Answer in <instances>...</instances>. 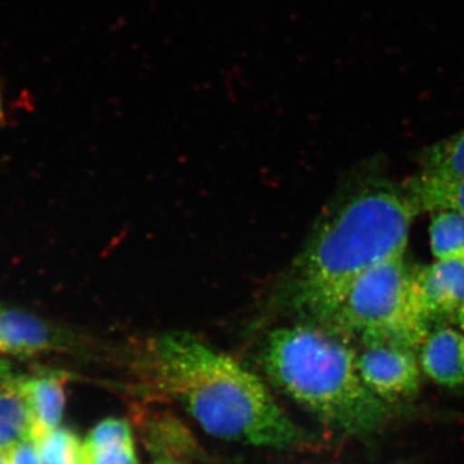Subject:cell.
Returning <instances> with one entry per match:
<instances>
[{
  "label": "cell",
  "mask_w": 464,
  "mask_h": 464,
  "mask_svg": "<svg viewBox=\"0 0 464 464\" xmlns=\"http://www.w3.org/2000/svg\"><path fill=\"white\" fill-rule=\"evenodd\" d=\"M420 215L402 186L369 177L326 209L284 277L280 299L290 313L326 325L366 271L405 256Z\"/></svg>",
  "instance_id": "1"
},
{
  "label": "cell",
  "mask_w": 464,
  "mask_h": 464,
  "mask_svg": "<svg viewBox=\"0 0 464 464\" xmlns=\"http://www.w3.org/2000/svg\"><path fill=\"white\" fill-rule=\"evenodd\" d=\"M139 362L149 381L215 438L274 449L306 439L261 378L190 333L146 338Z\"/></svg>",
  "instance_id": "2"
},
{
  "label": "cell",
  "mask_w": 464,
  "mask_h": 464,
  "mask_svg": "<svg viewBox=\"0 0 464 464\" xmlns=\"http://www.w3.org/2000/svg\"><path fill=\"white\" fill-rule=\"evenodd\" d=\"M261 365L277 389L337 431L362 438L390 422L392 406L365 386L355 348L322 324L302 320L268 333Z\"/></svg>",
  "instance_id": "3"
},
{
  "label": "cell",
  "mask_w": 464,
  "mask_h": 464,
  "mask_svg": "<svg viewBox=\"0 0 464 464\" xmlns=\"http://www.w3.org/2000/svg\"><path fill=\"white\" fill-rule=\"evenodd\" d=\"M413 274L405 256L375 266L353 283L324 326L362 346L383 344L418 353L432 329L415 304Z\"/></svg>",
  "instance_id": "4"
},
{
  "label": "cell",
  "mask_w": 464,
  "mask_h": 464,
  "mask_svg": "<svg viewBox=\"0 0 464 464\" xmlns=\"http://www.w3.org/2000/svg\"><path fill=\"white\" fill-rule=\"evenodd\" d=\"M357 353L360 377L372 392L391 406L420 393L423 372L418 353L406 348L372 344Z\"/></svg>",
  "instance_id": "5"
},
{
  "label": "cell",
  "mask_w": 464,
  "mask_h": 464,
  "mask_svg": "<svg viewBox=\"0 0 464 464\" xmlns=\"http://www.w3.org/2000/svg\"><path fill=\"white\" fill-rule=\"evenodd\" d=\"M415 304L430 328L457 324L464 301V259H436L414 268Z\"/></svg>",
  "instance_id": "6"
},
{
  "label": "cell",
  "mask_w": 464,
  "mask_h": 464,
  "mask_svg": "<svg viewBox=\"0 0 464 464\" xmlns=\"http://www.w3.org/2000/svg\"><path fill=\"white\" fill-rule=\"evenodd\" d=\"M418 362L439 386L464 389V332L450 325L433 329L418 351Z\"/></svg>",
  "instance_id": "7"
},
{
  "label": "cell",
  "mask_w": 464,
  "mask_h": 464,
  "mask_svg": "<svg viewBox=\"0 0 464 464\" xmlns=\"http://www.w3.org/2000/svg\"><path fill=\"white\" fill-rule=\"evenodd\" d=\"M21 392L29 402L33 417L34 440L57 429L65 408V378L51 374L41 377L16 378Z\"/></svg>",
  "instance_id": "8"
},
{
  "label": "cell",
  "mask_w": 464,
  "mask_h": 464,
  "mask_svg": "<svg viewBox=\"0 0 464 464\" xmlns=\"http://www.w3.org/2000/svg\"><path fill=\"white\" fill-rule=\"evenodd\" d=\"M51 329L29 314L0 308V353L33 356L53 347Z\"/></svg>",
  "instance_id": "9"
},
{
  "label": "cell",
  "mask_w": 464,
  "mask_h": 464,
  "mask_svg": "<svg viewBox=\"0 0 464 464\" xmlns=\"http://www.w3.org/2000/svg\"><path fill=\"white\" fill-rule=\"evenodd\" d=\"M401 186L420 213L456 210L464 215V177L444 179L420 172Z\"/></svg>",
  "instance_id": "10"
},
{
  "label": "cell",
  "mask_w": 464,
  "mask_h": 464,
  "mask_svg": "<svg viewBox=\"0 0 464 464\" xmlns=\"http://www.w3.org/2000/svg\"><path fill=\"white\" fill-rule=\"evenodd\" d=\"M33 417L29 402L16 380L0 384V453L5 454L18 442L32 438Z\"/></svg>",
  "instance_id": "11"
},
{
  "label": "cell",
  "mask_w": 464,
  "mask_h": 464,
  "mask_svg": "<svg viewBox=\"0 0 464 464\" xmlns=\"http://www.w3.org/2000/svg\"><path fill=\"white\" fill-rule=\"evenodd\" d=\"M430 246L440 261L464 259V215L456 210H438L430 222Z\"/></svg>",
  "instance_id": "12"
},
{
  "label": "cell",
  "mask_w": 464,
  "mask_h": 464,
  "mask_svg": "<svg viewBox=\"0 0 464 464\" xmlns=\"http://www.w3.org/2000/svg\"><path fill=\"white\" fill-rule=\"evenodd\" d=\"M420 172L444 179L464 177V130L424 149Z\"/></svg>",
  "instance_id": "13"
},
{
  "label": "cell",
  "mask_w": 464,
  "mask_h": 464,
  "mask_svg": "<svg viewBox=\"0 0 464 464\" xmlns=\"http://www.w3.org/2000/svg\"><path fill=\"white\" fill-rule=\"evenodd\" d=\"M42 464H84L83 442L67 429H54L36 440Z\"/></svg>",
  "instance_id": "14"
},
{
  "label": "cell",
  "mask_w": 464,
  "mask_h": 464,
  "mask_svg": "<svg viewBox=\"0 0 464 464\" xmlns=\"http://www.w3.org/2000/svg\"><path fill=\"white\" fill-rule=\"evenodd\" d=\"M124 445H134L130 426L124 420L109 418L97 424L84 440L83 453Z\"/></svg>",
  "instance_id": "15"
},
{
  "label": "cell",
  "mask_w": 464,
  "mask_h": 464,
  "mask_svg": "<svg viewBox=\"0 0 464 464\" xmlns=\"http://www.w3.org/2000/svg\"><path fill=\"white\" fill-rule=\"evenodd\" d=\"M84 464H137L134 445H124L83 453Z\"/></svg>",
  "instance_id": "16"
},
{
  "label": "cell",
  "mask_w": 464,
  "mask_h": 464,
  "mask_svg": "<svg viewBox=\"0 0 464 464\" xmlns=\"http://www.w3.org/2000/svg\"><path fill=\"white\" fill-rule=\"evenodd\" d=\"M8 464H42L38 445L34 439H26L18 442L5 453Z\"/></svg>",
  "instance_id": "17"
},
{
  "label": "cell",
  "mask_w": 464,
  "mask_h": 464,
  "mask_svg": "<svg viewBox=\"0 0 464 464\" xmlns=\"http://www.w3.org/2000/svg\"><path fill=\"white\" fill-rule=\"evenodd\" d=\"M9 365L7 362L0 360V381H7L11 378V372H9Z\"/></svg>",
  "instance_id": "18"
},
{
  "label": "cell",
  "mask_w": 464,
  "mask_h": 464,
  "mask_svg": "<svg viewBox=\"0 0 464 464\" xmlns=\"http://www.w3.org/2000/svg\"><path fill=\"white\" fill-rule=\"evenodd\" d=\"M457 325L458 328L460 329V331L464 332V301L462 307H460L459 314H458Z\"/></svg>",
  "instance_id": "19"
},
{
  "label": "cell",
  "mask_w": 464,
  "mask_h": 464,
  "mask_svg": "<svg viewBox=\"0 0 464 464\" xmlns=\"http://www.w3.org/2000/svg\"><path fill=\"white\" fill-rule=\"evenodd\" d=\"M3 118H5V114H3L2 99H0V123H3Z\"/></svg>",
  "instance_id": "20"
},
{
  "label": "cell",
  "mask_w": 464,
  "mask_h": 464,
  "mask_svg": "<svg viewBox=\"0 0 464 464\" xmlns=\"http://www.w3.org/2000/svg\"><path fill=\"white\" fill-rule=\"evenodd\" d=\"M154 464H176V463L170 462V460H168V459H163V460H159V462L154 463Z\"/></svg>",
  "instance_id": "21"
}]
</instances>
